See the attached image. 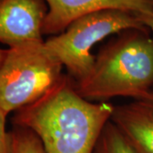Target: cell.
Returning a JSON list of instances; mask_svg holds the SVG:
<instances>
[{"label": "cell", "mask_w": 153, "mask_h": 153, "mask_svg": "<svg viewBox=\"0 0 153 153\" xmlns=\"http://www.w3.org/2000/svg\"><path fill=\"white\" fill-rule=\"evenodd\" d=\"M153 87V38L146 30L118 33L100 50L91 71L76 84L86 100L142 96Z\"/></svg>", "instance_id": "7a4b0ae2"}, {"label": "cell", "mask_w": 153, "mask_h": 153, "mask_svg": "<svg viewBox=\"0 0 153 153\" xmlns=\"http://www.w3.org/2000/svg\"><path fill=\"white\" fill-rule=\"evenodd\" d=\"M48 13L43 27L44 35L62 33L80 17L105 10H120L135 16L153 13V0H45Z\"/></svg>", "instance_id": "8992f818"}, {"label": "cell", "mask_w": 153, "mask_h": 153, "mask_svg": "<svg viewBox=\"0 0 153 153\" xmlns=\"http://www.w3.org/2000/svg\"><path fill=\"white\" fill-rule=\"evenodd\" d=\"M113 122L140 153H153V89L114 108Z\"/></svg>", "instance_id": "52a82bcc"}, {"label": "cell", "mask_w": 153, "mask_h": 153, "mask_svg": "<svg viewBox=\"0 0 153 153\" xmlns=\"http://www.w3.org/2000/svg\"><path fill=\"white\" fill-rule=\"evenodd\" d=\"M114 108L82 97L64 75L42 98L16 111L12 123L32 130L45 153H94Z\"/></svg>", "instance_id": "6da1fadb"}, {"label": "cell", "mask_w": 153, "mask_h": 153, "mask_svg": "<svg viewBox=\"0 0 153 153\" xmlns=\"http://www.w3.org/2000/svg\"><path fill=\"white\" fill-rule=\"evenodd\" d=\"M132 29L147 28L131 13L100 11L76 19L62 33L47 39L44 44L77 83L93 68L95 56L91 50L94 46L111 35Z\"/></svg>", "instance_id": "277c9868"}, {"label": "cell", "mask_w": 153, "mask_h": 153, "mask_svg": "<svg viewBox=\"0 0 153 153\" xmlns=\"http://www.w3.org/2000/svg\"><path fill=\"white\" fill-rule=\"evenodd\" d=\"M139 21L147 28L151 29L153 32V13L149 15H143V16H136Z\"/></svg>", "instance_id": "8fae6325"}, {"label": "cell", "mask_w": 153, "mask_h": 153, "mask_svg": "<svg viewBox=\"0 0 153 153\" xmlns=\"http://www.w3.org/2000/svg\"><path fill=\"white\" fill-rule=\"evenodd\" d=\"M94 153H140L130 141L109 121L99 138Z\"/></svg>", "instance_id": "ba28073f"}, {"label": "cell", "mask_w": 153, "mask_h": 153, "mask_svg": "<svg viewBox=\"0 0 153 153\" xmlns=\"http://www.w3.org/2000/svg\"><path fill=\"white\" fill-rule=\"evenodd\" d=\"M44 42L7 49L0 65V108L6 116L36 102L64 76Z\"/></svg>", "instance_id": "3957f363"}, {"label": "cell", "mask_w": 153, "mask_h": 153, "mask_svg": "<svg viewBox=\"0 0 153 153\" xmlns=\"http://www.w3.org/2000/svg\"><path fill=\"white\" fill-rule=\"evenodd\" d=\"M45 0H0V43L10 48L43 43Z\"/></svg>", "instance_id": "5b68a950"}, {"label": "cell", "mask_w": 153, "mask_h": 153, "mask_svg": "<svg viewBox=\"0 0 153 153\" xmlns=\"http://www.w3.org/2000/svg\"><path fill=\"white\" fill-rule=\"evenodd\" d=\"M7 116L0 108V153H12L10 132L6 129Z\"/></svg>", "instance_id": "30bf717a"}, {"label": "cell", "mask_w": 153, "mask_h": 153, "mask_svg": "<svg viewBox=\"0 0 153 153\" xmlns=\"http://www.w3.org/2000/svg\"><path fill=\"white\" fill-rule=\"evenodd\" d=\"M10 132L12 153H45L41 140L32 130L13 125Z\"/></svg>", "instance_id": "9c48e42d"}, {"label": "cell", "mask_w": 153, "mask_h": 153, "mask_svg": "<svg viewBox=\"0 0 153 153\" xmlns=\"http://www.w3.org/2000/svg\"><path fill=\"white\" fill-rule=\"evenodd\" d=\"M6 51H7V49H0V65H1L3 60L4 59V56L6 55Z\"/></svg>", "instance_id": "7c38bea8"}]
</instances>
